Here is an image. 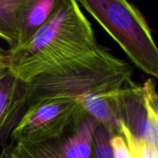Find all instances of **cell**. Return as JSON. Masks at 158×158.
<instances>
[{"label":"cell","mask_w":158,"mask_h":158,"mask_svg":"<svg viewBox=\"0 0 158 158\" xmlns=\"http://www.w3.org/2000/svg\"><path fill=\"white\" fill-rule=\"evenodd\" d=\"M99 46L93 26L75 0H59L45 24L25 44L6 51L8 71L21 82Z\"/></svg>","instance_id":"1"},{"label":"cell","mask_w":158,"mask_h":158,"mask_svg":"<svg viewBox=\"0 0 158 158\" xmlns=\"http://www.w3.org/2000/svg\"><path fill=\"white\" fill-rule=\"evenodd\" d=\"M129 63L99 44L93 52L21 82L23 110L54 98H77L122 88L131 80ZM23 112V113H24Z\"/></svg>","instance_id":"2"},{"label":"cell","mask_w":158,"mask_h":158,"mask_svg":"<svg viewBox=\"0 0 158 158\" xmlns=\"http://www.w3.org/2000/svg\"><path fill=\"white\" fill-rule=\"evenodd\" d=\"M143 72L158 77V49L141 10L126 0L77 1Z\"/></svg>","instance_id":"3"},{"label":"cell","mask_w":158,"mask_h":158,"mask_svg":"<svg viewBox=\"0 0 158 158\" xmlns=\"http://www.w3.org/2000/svg\"><path fill=\"white\" fill-rule=\"evenodd\" d=\"M88 116L74 98H54L26 109L9 135L10 144L56 141L74 132Z\"/></svg>","instance_id":"4"},{"label":"cell","mask_w":158,"mask_h":158,"mask_svg":"<svg viewBox=\"0 0 158 158\" xmlns=\"http://www.w3.org/2000/svg\"><path fill=\"white\" fill-rule=\"evenodd\" d=\"M120 121L136 138L158 147V96L152 79L142 86L131 81L122 87Z\"/></svg>","instance_id":"5"},{"label":"cell","mask_w":158,"mask_h":158,"mask_svg":"<svg viewBox=\"0 0 158 158\" xmlns=\"http://www.w3.org/2000/svg\"><path fill=\"white\" fill-rule=\"evenodd\" d=\"M98 123L87 117L71 134L48 143L35 144H6L0 158H95L92 136Z\"/></svg>","instance_id":"6"},{"label":"cell","mask_w":158,"mask_h":158,"mask_svg":"<svg viewBox=\"0 0 158 158\" xmlns=\"http://www.w3.org/2000/svg\"><path fill=\"white\" fill-rule=\"evenodd\" d=\"M121 89L87 94L75 98L86 116L104 126L113 136L119 134Z\"/></svg>","instance_id":"7"},{"label":"cell","mask_w":158,"mask_h":158,"mask_svg":"<svg viewBox=\"0 0 158 158\" xmlns=\"http://www.w3.org/2000/svg\"><path fill=\"white\" fill-rule=\"evenodd\" d=\"M21 81L9 71L0 80V145L5 147L10 132L23 115Z\"/></svg>","instance_id":"8"},{"label":"cell","mask_w":158,"mask_h":158,"mask_svg":"<svg viewBox=\"0 0 158 158\" xmlns=\"http://www.w3.org/2000/svg\"><path fill=\"white\" fill-rule=\"evenodd\" d=\"M58 2L59 0H23L18 14V46L28 42L45 24Z\"/></svg>","instance_id":"9"},{"label":"cell","mask_w":158,"mask_h":158,"mask_svg":"<svg viewBox=\"0 0 158 158\" xmlns=\"http://www.w3.org/2000/svg\"><path fill=\"white\" fill-rule=\"evenodd\" d=\"M23 0H0V38L9 49L18 46V14Z\"/></svg>","instance_id":"10"},{"label":"cell","mask_w":158,"mask_h":158,"mask_svg":"<svg viewBox=\"0 0 158 158\" xmlns=\"http://www.w3.org/2000/svg\"><path fill=\"white\" fill-rule=\"evenodd\" d=\"M119 134L124 138L131 158H158V147L136 138L121 121L119 122Z\"/></svg>","instance_id":"11"},{"label":"cell","mask_w":158,"mask_h":158,"mask_svg":"<svg viewBox=\"0 0 158 158\" xmlns=\"http://www.w3.org/2000/svg\"><path fill=\"white\" fill-rule=\"evenodd\" d=\"M113 135L102 125L97 124L92 136V145L95 158H116L111 144Z\"/></svg>","instance_id":"12"},{"label":"cell","mask_w":158,"mask_h":158,"mask_svg":"<svg viewBox=\"0 0 158 158\" xmlns=\"http://www.w3.org/2000/svg\"><path fill=\"white\" fill-rule=\"evenodd\" d=\"M112 148L116 158H131L124 138L120 134L114 135L111 139Z\"/></svg>","instance_id":"13"},{"label":"cell","mask_w":158,"mask_h":158,"mask_svg":"<svg viewBox=\"0 0 158 158\" xmlns=\"http://www.w3.org/2000/svg\"><path fill=\"white\" fill-rule=\"evenodd\" d=\"M8 72V66H7V58L6 55V51H4L0 47V80L4 78Z\"/></svg>","instance_id":"14"}]
</instances>
